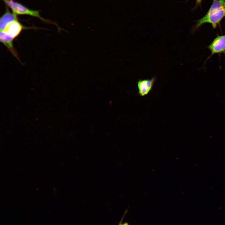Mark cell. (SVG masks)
Instances as JSON below:
<instances>
[{
    "label": "cell",
    "mask_w": 225,
    "mask_h": 225,
    "mask_svg": "<svg viewBox=\"0 0 225 225\" xmlns=\"http://www.w3.org/2000/svg\"><path fill=\"white\" fill-rule=\"evenodd\" d=\"M26 28L17 19L10 22L3 30L0 31L4 32L11 38L14 39L23 30Z\"/></svg>",
    "instance_id": "5"
},
{
    "label": "cell",
    "mask_w": 225,
    "mask_h": 225,
    "mask_svg": "<svg viewBox=\"0 0 225 225\" xmlns=\"http://www.w3.org/2000/svg\"><path fill=\"white\" fill-rule=\"evenodd\" d=\"M225 17V0H213L210 8L206 14L195 21L192 27L191 33L193 34L198 31L204 24L210 23L215 29Z\"/></svg>",
    "instance_id": "1"
},
{
    "label": "cell",
    "mask_w": 225,
    "mask_h": 225,
    "mask_svg": "<svg viewBox=\"0 0 225 225\" xmlns=\"http://www.w3.org/2000/svg\"><path fill=\"white\" fill-rule=\"evenodd\" d=\"M5 13L1 17L0 19V31L3 30L11 22L18 19L17 15L11 12L9 8L6 6Z\"/></svg>",
    "instance_id": "6"
},
{
    "label": "cell",
    "mask_w": 225,
    "mask_h": 225,
    "mask_svg": "<svg viewBox=\"0 0 225 225\" xmlns=\"http://www.w3.org/2000/svg\"><path fill=\"white\" fill-rule=\"evenodd\" d=\"M196 0V3H197V4H200L201 3V2L202 0Z\"/></svg>",
    "instance_id": "8"
},
{
    "label": "cell",
    "mask_w": 225,
    "mask_h": 225,
    "mask_svg": "<svg viewBox=\"0 0 225 225\" xmlns=\"http://www.w3.org/2000/svg\"><path fill=\"white\" fill-rule=\"evenodd\" d=\"M211 54L205 62L214 54L222 53L225 55V34L217 35L211 43L207 47Z\"/></svg>",
    "instance_id": "3"
},
{
    "label": "cell",
    "mask_w": 225,
    "mask_h": 225,
    "mask_svg": "<svg viewBox=\"0 0 225 225\" xmlns=\"http://www.w3.org/2000/svg\"><path fill=\"white\" fill-rule=\"evenodd\" d=\"M7 6L11 9L12 12L16 15H28L36 17L42 21L48 23H52L58 26L55 23L41 16L39 10H34L28 8L22 4L14 0H2Z\"/></svg>",
    "instance_id": "2"
},
{
    "label": "cell",
    "mask_w": 225,
    "mask_h": 225,
    "mask_svg": "<svg viewBox=\"0 0 225 225\" xmlns=\"http://www.w3.org/2000/svg\"><path fill=\"white\" fill-rule=\"evenodd\" d=\"M156 78L154 76L151 79H139L137 82L138 94L142 97L148 95L152 89Z\"/></svg>",
    "instance_id": "4"
},
{
    "label": "cell",
    "mask_w": 225,
    "mask_h": 225,
    "mask_svg": "<svg viewBox=\"0 0 225 225\" xmlns=\"http://www.w3.org/2000/svg\"><path fill=\"white\" fill-rule=\"evenodd\" d=\"M124 215H125V214L124 215L123 218H122V219L121 220L120 222H119L118 225H129L128 223L127 222H124V223L122 222V221H123V217H124Z\"/></svg>",
    "instance_id": "7"
}]
</instances>
